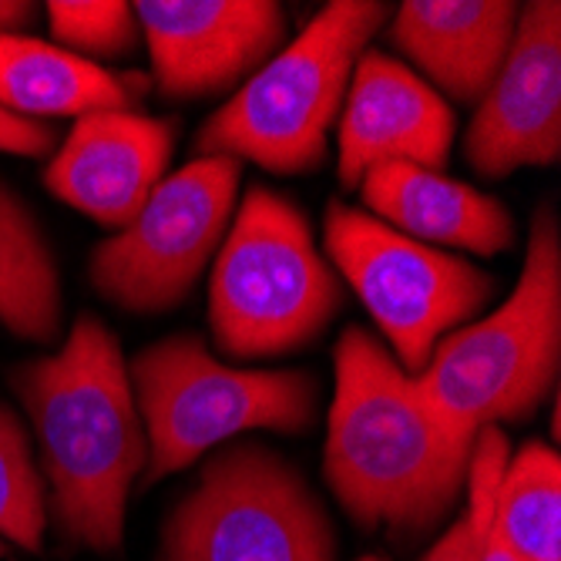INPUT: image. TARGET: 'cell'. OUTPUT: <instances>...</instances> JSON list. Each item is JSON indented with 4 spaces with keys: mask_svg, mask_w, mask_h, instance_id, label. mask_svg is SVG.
Segmentation results:
<instances>
[{
    "mask_svg": "<svg viewBox=\"0 0 561 561\" xmlns=\"http://www.w3.org/2000/svg\"><path fill=\"white\" fill-rule=\"evenodd\" d=\"M11 387L37 431L47 522L61 545L122 554L125 504L148 465V440L118 336L81 313L65 346L21 364Z\"/></svg>",
    "mask_w": 561,
    "mask_h": 561,
    "instance_id": "6da1fadb",
    "label": "cell"
},
{
    "mask_svg": "<svg viewBox=\"0 0 561 561\" xmlns=\"http://www.w3.org/2000/svg\"><path fill=\"white\" fill-rule=\"evenodd\" d=\"M333 407L323 474L364 531L421 538L437 528L468 484L474 444L454 440L427 411L411 374L364 327L333 350Z\"/></svg>",
    "mask_w": 561,
    "mask_h": 561,
    "instance_id": "7a4b0ae2",
    "label": "cell"
},
{
    "mask_svg": "<svg viewBox=\"0 0 561 561\" xmlns=\"http://www.w3.org/2000/svg\"><path fill=\"white\" fill-rule=\"evenodd\" d=\"M561 360V236L551 202L531 216L515 293L481 323L447 333L421 377V400L454 437L528 421L551 393Z\"/></svg>",
    "mask_w": 561,
    "mask_h": 561,
    "instance_id": "3957f363",
    "label": "cell"
},
{
    "mask_svg": "<svg viewBox=\"0 0 561 561\" xmlns=\"http://www.w3.org/2000/svg\"><path fill=\"white\" fill-rule=\"evenodd\" d=\"M387 18L390 8L377 0L327 4L198 128L195 159H245L273 175L317 172L327 159V131L340 118L353 68Z\"/></svg>",
    "mask_w": 561,
    "mask_h": 561,
    "instance_id": "277c9868",
    "label": "cell"
},
{
    "mask_svg": "<svg viewBox=\"0 0 561 561\" xmlns=\"http://www.w3.org/2000/svg\"><path fill=\"white\" fill-rule=\"evenodd\" d=\"M128 380L148 440V484L192 468L245 431H310L320 403V380L310 370L226 367L195 333L141 350Z\"/></svg>",
    "mask_w": 561,
    "mask_h": 561,
    "instance_id": "5b68a950",
    "label": "cell"
},
{
    "mask_svg": "<svg viewBox=\"0 0 561 561\" xmlns=\"http://www.w3.org/2000/svg\"><path fill=\"white\" fill-rule=\"evenodd\" d=\"M340 306V279L306 216L286 195L252 185L213 266L209 323L219 350L232 360L293 353L313 343Z\"/></svg>",
    "mask_w": 561,
    "mask_h": 561,
    "instance_id": "8992f818",
    "label": "cell"
},
{
    "mask_svg": "<svg viewBox=\"0 0 561 561\" xmlns=\"http://www.w3.org/2000/svg\"><path fill=\"white\" fill-rule=\"evenodd\" d=\"M336 531L302 474L266 444H229L172 507L159 561H333Z\"/></svg>",
    "mask_w": 561,
    "mask_h": 561,
    "instance_id": "52a82bcc",
    "label": "cell"
},
{
    "mask_svg": "<svg viewBox=\"0 0 561 561\" xmlns=\"http://www.w3.org/2000/svg\"><path fill=\"white\" fill-rule=\"evenodd\" d=\"M323 236L333 266L364 299L403 374L421 377L437 343L474 320L497 293L491 273L407 239L340 198L327 206Z\"/></svg>",
    "mask_w": 561,
    "mask_h": 561,
    "instance_id": "ba28073f",
    "label": "cell"
},
{
    "mask_svg": "<svg viewBox=\"0 0 561 561\" xmlns=\"http://www.w3.org/2000/svg\"><path fill=\"white\" fill-rule=\"evenodd\" d=\"M242 165L226 156L192 159L156 185L131 226L91 252L88 279L128 313H169L192 293L219 242Z\"/></svg>",
    "mask_w": 561,
    "mask_h": 561,
    "instance_id": "9c48e42d",
    "label": "cell"
},
{
    "mask_svg": "<svg viewBox=\"0 0 561 561\" xmlns=\"http://www.w3.org/2000/svg\"><path fill=\"white\" fill-rule=\"evenodd\" d=\"M561 156V4L522 8L507 58L478 101L465 159L484 179H504Z\"/></svg>",
    "mask_w": 561,
    "mask_h": 561,
    "instance_id": "30bf717a",
    "label": "cell"
},
{
    "mask_svg": "<svg viewBox=\"0 0 561 561\" xmlns=\"http://www.w3.org/2000/svg\"><path fill=\"white\" fill-rule=\"evenodd\" d=\"M131 11L165 98L222 94L286 37V11L273 0H138Z\"/></svg>",
    "mask_w": 561,
    "mask_h": 561,
    "instance_id": "8fae6325",
    "label": "cell"
},
{
    "mask_svg": "<svg viewBox=\"0 0 561 561\" xmlns=\"http://www.w3.org/2000/svg\"><path fill=\"white\" fill-rule=\"evenodd\" d=\"M454 145V112L407 65L380 50H364L353 68L340 115V182L343 188L390 162L440 172Z\"/></svg>",
    "mask_w": 561,
    "mask_h": 561,
    "instance_id": "7c38bea8",
    "label": "cell"
},
{
    "mask_svg": "<svg viewBox=\"0 0 561 561\" xmlns=\"http://www.w3.org/2000/svg\"><path fill=\"white\" fill-rule=\"evenodd\" d=\"M175 125L135 112H94L75 122L44 172V185L108 229L135 222L165 179Z\"/></svg>",
    "mask_w": 561,
    "mask_h": 561,
    "instance_id": "4fadbf2b",
    "label": "cell"
},
{
    "mask_svg": "<svg viewBox=\"0 0 561 561\" xmlns=\"http://www.w3.org/2000/svg\"><path fill=\"white\" fill-rule=\"evenodd\" d=\"M512 0H407L390 44L461 105H478L515 41Z\"/></svg>",
    "mask_w": 561,
    "mask_h": 561,
    "instance_id": "5bb4252c",
    "label": "cell"
},
{
    "mask_svg": "<svg viewBox=\"0 0 561 561\" xmlns=\"http://www.w3.org/2000/svg\"><path fill=\"white\" fill-rule=\"evenodd\" d=\"M364 202L390 229L417 242H440L497 256L515 242V219L497 198L411 162L377 165L360 179Z\"/></svg>",
    "mask_w": 561,
    "mask_h": 561,
    "instance_id": "9a60e30c",
    "label": "cell"
},
{
    "mask_svg": "<svg viewBox=\"0 0 561 561\" xmlns=\"http://www.w3.org/2000/svg\"><path fill=\"white\" fill-rule=\"evenodd\" d=\"M138 88L141 81H125L58 44L24 34L0 37V108L11 115L41 122L128 112Z\"/></svg>",
    "mask_w": 561,
    "mask_h": 561,
    "instance_id": "2e32d148",
    "label": "cell"
},
{
    "mask_svg": "<svg viewBox=\"0 0 561 561\" xmlns=\"http://www.w3.org/2000/svg\"><path fill=\"white\" fill-rule=\"evenodd\" d=\"M0 323L31 343L61 336V273L34 213L0 182Z\"/></svg>",
    "mask_w": 561,
    "mask_h": 561,
    "instance_id": "e0dca14e",
    "label": "cell"
},
{
    "mask_svg": "<svg viewBox=\"0 0 561 561\" xmlns=\"http://www.w3.org/2000/svg\"><path fill=\"white\" fill-rule=\"evenodd\" d=\"M494 535L518 561H561V461L531 440L507 457L494 497Z\"/></svg>",
    "mask_w": 561,
    "mask_h": 561,
    "instance_id": "ac0fdd59",
    "label": "cell"
},
{
    "mask_svg": "<svg viewBox=\"0 0 561 561\" xmlns=\"http://www.w3.org/2000/svg\"><path fill=\"white\" fill-rule=\"evenodd\" d=\"M47 531V488L31 457L21 417L0 400V535L41 554Z\"/></svg>",
    "mask_w": 561,
    "mask_h": 561,
    "instance_id": "d6986e66",
    "label": "cell"
},
{
    "mask_svg": "<svg viewBox=\"0 0 561 561\" xmlns=\"http://www.w3.org/2000/svg\"><path fill=\"white\" fill-rule=\"evenodd\" d=\"M512 444H507L501 427H484L474 437L471 468H468V504L465 515L450 525V531L424 554V561H484L488 538L494 525V497L497 481L504 474Z\"/></svg>",
    "mask_w": 561,
    "mask_h": 561,
    "instance_id": "ffe728a7",
    "label": "cell"
},
{
    "mask_svg": "<svg viewBox=\"0 0 561 561\" xmlns=\"http://www.w3.org/2000/svg\"><path fill=\"white\" fill-rule=\"evenodd\" d=\"M50 34L71 55H125L138 44V21L125 0H50Z\"/></svg>",
    "mask_w": 561,
    "mask_h": 561,
    "instance_id": "44dd1931",
    "label": "cell"
},
{
    "mask_svg": "<svg viewBox=\"0 0 561 561\" xmlns=\"http://www.w3.org/2000/svg\"><path fill=\"white\" fill-rule=\"evenodd\" d=\"M55 148V128L47 122L21 118L0 108V151L11 156H27V159H44Z\"/></svg>",
    "mask_w": 561,
    "mask_h": 561,
    "instance_id": "7402d4cb",
    "label": "cell"
},
{
    "mask_svg": "<svg viewBox=\"0 0 561 561\" xmlns=\"http://www.w3.org/2000/svg\"><path fill=\"white\" fill-rule=\"evenodd\" d=\"M37 21V4H24V0H0V37L18 34L21 27Z\"/></svg>",
    "mask_w": 561,
    "mask_h": 561,
    "instance_id": "603a6c76",
    "label": "cell"
},
{
    "mask_svg": "<svg viewBox=\"0 0 561 561\" xmlns=\"http://www.w3.org/2000/svg\"><path fill=\"white\" fill-rule=\"evenodd\" d=\"M484 561H518L512 551L504 548V541L494 535V525H491V538H488V554H484Z\"/></svg>",
    "mask_w": 561,
    "mask_h": 561,
    "instance_id": "cb8c5ba5",
    "label": "cell"
},
{
    "mask_svg": "<svg viewBox=\"0 0 561 561\" xmlns=\"http://www.w3.org/2000/svg\"><path fill=\"white\" fill-rule=\"evenodd\" d=\"M360 561H387V558H377V554H367V558H360Z\"/></svg>",
    "mask_w": 561,
    "mask_h": 561,
    "instance_id": "d4e9b609",
    "label": "cell"
}]
</instances>
